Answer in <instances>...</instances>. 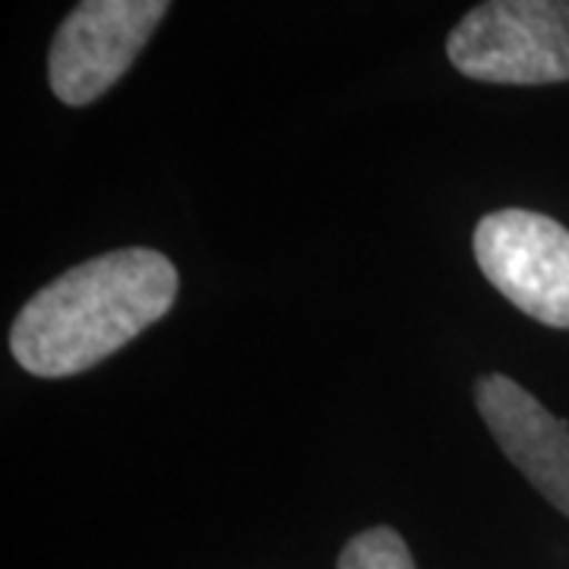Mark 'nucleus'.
<instances>
[{
    "instance_id": "1",
    "label": "nucleus",
    "mask_w": 569,
    "mask_h": 569,
    "mask_svg": "<svg viewBox=\"0 0 569 569\" xmlns=\"http://www.w3.org/2000/svg\"><path fill=\"white\" fill-rule=\"evenodd\" d=\"M174 298L178 269L164 253L111 250L36 291L13 320L10 351L36 377H73L159 323Z\"/></svg>"
},
{
    "instance_id": "2",
    "label": "nucleus",
    "mask_w": 569,
    "mask_h": 569,
    "mask_svg": "<svg viewBox=\"0 0 569 569\" xmlns=\"http://www.w3.org/2000/svg\"><path fill=\"white\" fill-rule=\"evenodd\" d=\"M449 63L481 82L548 86L569 80V0H490L447 39Z\"/></svg>"
},
{
    "instance_id": "3",
    "label": "nucleus",
    "mask_w": 569,
    "mask_h": 569,
    "mask_svg": "<svg viewBox=\"0 0 569 569\" xmlns=\"http://www.w3.org/2000/svg\"><path fill=\"white\" fill-rule=\"evenodd\" d=\"M488 282L531 320L569 329V231L550 216L500 209L475 228Z\"/></svg>"
},
{
    "instance_id": "4",
    "label": "nucleus",
    "mask_w": 569,
    "mask_h": 569,
    "mask_svg": "<svg viewBox=\"0 0 569 569\" xmlns=\"http://www.w3.org/2000/svg\"><path fill=\"white\" fill-rule=\"evenodd\" d=\"M168 10V0H86L73 7L51 41V92L73 108L102 99L140 58Z\"/></svg>"
},
{
    "instance_id": "5",
    "label": "nucleus",
    "mask_w": 569,
    "mask_h": 569,
    "mask_svg": "<svg viewBox=\"0 0 569 569\" xmlns=\"http://www.w3.org/2000/svg\"><path fill=\"white\" fill-rule=\"evenodd\" d=\"M475 406L503 456L569 519V427L503 373L478 377Z\"/></svg>"
},
{
    "instance_id": "6",
    "label": "nucleus",
    "mask_w": 569,
    "mask_h": 569,
    "mask_svg": "<svg viewBox=\"0 0 569 569\" xmlns=\"http://www.w3.org/2000/svg\"><path fill=\"white\" fill-rule=\"evenodd\" d=\"M339 569H415V560L399 531L377 526L348 541L339 557Z\"/></svg>"
}]
</instances>
